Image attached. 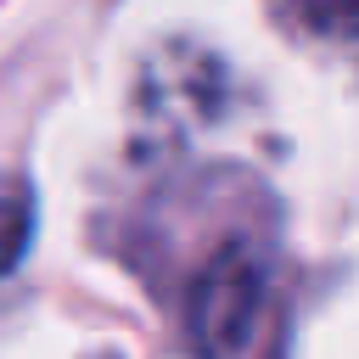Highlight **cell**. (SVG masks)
<instances>
[{
  "instance_id": "7a4b0ae2",
  "label": "cell",
  "mask_w": 359,
  "mask_h": 359,
  "mask_svg": "<svg viewBox=\"0 0 359 359\" xmlns=\"http://www.w3.org/2000/svg\"><path fill=\"white\" fill-rule=\"evenodd\" d=\"M34 241V191L17 174H0V275L17 269V258Z\"/></svg>"
},
{
  "instance_id": "3957f363",
  "label": "cell",
  "mask_w": 359,
  "mask_h": 359,
  "mask_svg": "<svg viewBox=\"0 0 359 359\" xmlns=\"http://www.w3.org/2000/svg\"><path fill=\"white\" fill-rule=\"evenodd\" d=\"M292 11L320 39H359V0H292Z\"/></svg>"
},
{
  "instance_id": "6da1fadb",
  "label": "cell",
  "mask_w": 359,
  "mask_h": 359,
  "mask_svg": "<svg viewBox=\"0 0 359 359\" xmlns=\"http://www.w3.org/2000/svg\"><path fill=\"white\" fill-rule=\"evenodd\" d=\"M264 309V264L252 247L224 241L185 292V342L196 359H236Z\"/></svg>"
}]
</instances>
